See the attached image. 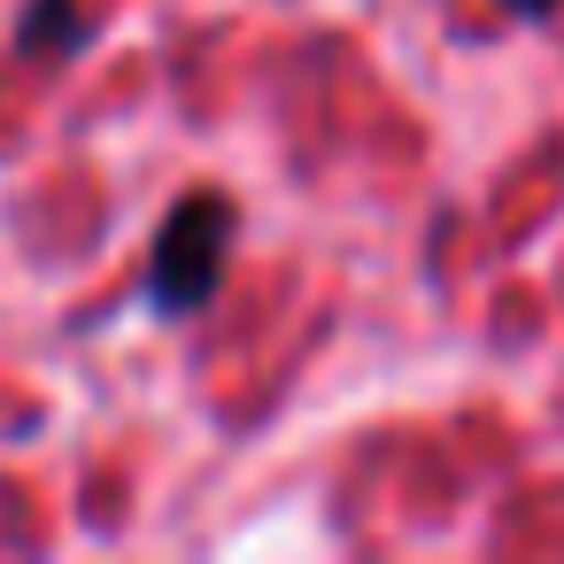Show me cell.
<instances>
[{
  "label": "cell",
  "instance_id": "6da1fadb",
  "mask_svg": "<svg viewBox=\"0 0 564 564\" xmlns=\"http://www.w3.org/2000/svg\"><path fill=\"white\" fill-rule=\"evenodd\" d=\"M232 202L225 194H194L171 209V225L155 232V256H148V302L163 317H194L209 310V294L225 286V263H232Z\"/></svg>",
  "mask_w": 564,
  "mask_h": 564
},
{
  "label": "cell",
  "instance_id": "7a4b0ae2",
  "mask_svg": "<svg viewBox=\"0 0 564 564\" xmlns=\"http://www.w3.org/2000/svg\"><path fill=\"white\" fill-rule=\"evenodd\" d=\"M86 40V17H70V0H32V17L17 32L24 55H55V47H78Z\"/></svg>",
  "mask_w": 564,
  "mask_h": 564
},
{
  "label": "cell",
  "instance_id": "3957f363",
  "mask_svg": "<svg viewBox=\"0 0 564 564\" xmlns=\"http://www.w3.org/2000/svg\"><path fill=\"white\" fill-rule=\"evenodd\" d=\"M510 9H518V17H549V9H556V0H510Z\"/></svg>",
  "mask_w": 564,
  "mask_h": 564
}]
</instances>
